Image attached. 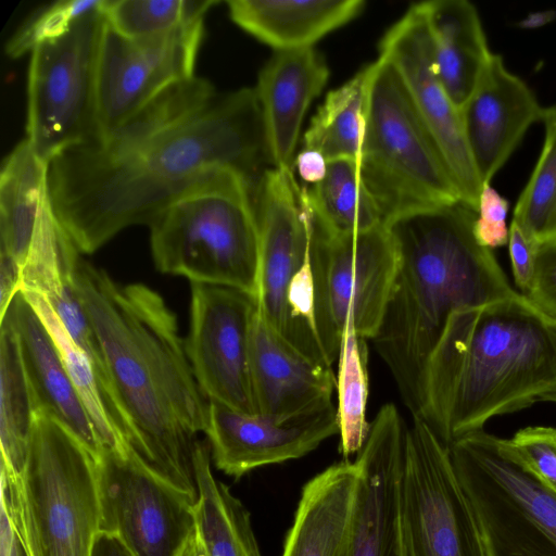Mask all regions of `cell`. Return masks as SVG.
Returning <instances> with one entry per match:
<instances>
[{"instance_id":"cell-3","label":"cell","mask_w":556,"mask_h":556,"mask_svg":"<svg viewBox=\"0 0 556 556\" xmlns=\"http://www.w3.org/2000/svg\"><path fill=\"white\" fill-rule=\"evenodd\" d=\"M477 211L464 201L402 217L388 227L400 254L376 350L413 415L428 361L457 309L517 293L492 250L476 239Z\"/></svg>"},{"instance_id":"cell-16","label":"cell","mask_w":556,"mask_h":556,"mask_svg":"<svg viewBox=\"0 0 556 556\" xmlns=\"http://www.w3.org/2000/svg\"><path fill=\"white\" fill-rule=\"evenodd\" d=\"M407 426L383 405L369 426L355 463L361 485L351 540L342 556H408L402 514Z\"/></svg>"},{"instance_id":"cell-25","label":"cell","mask_w":556,"mask_h":556,"mask_svg":"<svg viewBox=\"0 0 556 556\" xmlns=\"http://www.w3.org/2000/svg\"><path fill=\"white\" fill-rule=\"evenodd\" d=\"M48 201V163L24 139L5 157L0 172V253L22 268Z\"/></svg>"},{"instance_id":"cell-34","label":"cell","mask_w":556,"mask_h":556,"mask_svg":"<svg viewBox=\"0 0 556 556\" xmlns=\"http://www.w3.org/2000/svg\"><path fill=\"white\" fill-rule=\"evenodd\" d=\"M502 447L556 494V428L529 426L511 438H498Z\"/></svg>"},{"instance_id":"cell-42","label":"cell","mask_w":556,"mask_h":556,"mask_svg":"<svg viewBox=\"0 0 556 556\" xmlns=\"http://www.w3.org/2000/svg\"><path fill=\"white\" fill-rule=\"evenodd\" d=\"M178 556H207L205 545L197 528L184 544Z\"/></svg>"},{"instance_id":"cell-43","label":"cell","mask_w":556,"mask_h":556,"mask_svg":"<svg viewBox=\"0 0 556 556\" xmlns=\"http://www.w3.org/2000/svg\"><path fill=\"white\" fill-rule=\"evenodd\" d=\"M7 556H27L18 535H16L12 548Z\"/></svg>"},{"instance_id":"cell-14","label":"cell","mask_w":556,"mask_h":556,"mask_svg":"<svg viewBox=\"0 0 556 556\" xmlns=\"http://www.w3.org/2000/svg\"><path fill=\"white\" fill-rule=\"evenodd\" d=\"M203 31L200 22L166 36L132 39L105 21L97 71L98 139L169 86L194 76Z\"/></svg>"},{"instance_id":"cell-13","label":"cell","mask_w":556,"mask_h":556,"mask_svg":"<svg viewBox=\"0 0 556 556\" xmlns=\"http://www.w3.org/2000/svg\"><path fill=\"white\" fill-rule=\"evenodd\" d=\"M256 307V300L241 290L191 283L185 345L194 377L208 401L247 415H258L251 377Z\"/></svg>"},{"instance_id":"cell-20","label":"cell","mask_w":556,"mask_h":556,"mask_svg":"<svg viewBox=\"0 0 556 556\" xmlns=\"http://www.w3.org/2000/svg\"><path fill=\"white\" fill-rule=\"evenodd\" d=\"M4 317L16 333L37 413L56 419L98 458L104 445L49 330L21 291Z\"/></svg>"},{"instance_id":"cell-29","label":"cell","mask_w":556,"mask_h":556,"mask_svg":"<svg viewBox=\"0 0 556 556\" xmlns=\"http://www.w3.org/2000/svg\"><path fill=\"white\" fill-rule=\"evenodd\" d=\"M372 71L374 62L327 94L304 134L303 149L316 151L327 161H359Z\"/></svg>"},{"instance_id":"cell-7","label":"cell","mask_w":556,"mask_h":556,"mask_svg":"<svg viewBox=\"0 0 556 556\" xmlns=\"http://www.w3.org/2000/svg\"><path fill=\"white\" fill-rule=\"evenodd\" d=\"M260 228L257 312L290 345L332 367L324 342L313 255V219L292 168L269 167L254 195Z\"/></svg>"},{"instance_id":"cell-30","label":"cell","mask_w":556,"mask_h":556,"mask_svg":"<svg viewBox=\"0 0 556 556\" xmlns=\"http://www.w3.org/2000/svg\"><path fill=\"white\" fill-rule=\"evenodd\" d=\"M367 359L366 339L346 325L341 339L337 375L340 452L345 459L361 451L369 431L370 425L366 420Z\"/></svg>"},{"instance_id":"cell-32","label":"cell","mask_w":556,"mask_h":556,"mask_svg":"<svg viewBox=\"0 0 556 556\" xmlns=\"http://www.w3.org/2000/svg\"><path fill=\"white\" fill-rule=\"evenodd\" d=\"M216 0H104L106 23L132 39L166 36L204 22Z\"/></svg>"},{"instance_id":"cell-12","label":"cell","mask_w":556,"mask_h":556,"mask_svg":"<svg viewBox=\"0 0 556 556\" xmlns=\"http://www.w3.org/2000/svg\"><path fill=\"white\" fill-rule=\"evenodd\" d=\"M100 532L117 538L134 556H178L197 528L195 503L153 472L127 447L97 458Z\"/></svg>"},{"instance_id":"cell-40","label":"cell","mask_w":556,"mask_h":556,"mask_svg":"<svg viewBox=\"0 0 556 556\" xmlns=\"http://www.w3.org/2000/svg\"><path fill=\"white\" fill-rule=\"evenodd\" d=\"M91 556H134L115 536L100 532L96 539Z\"/></svg>"},{"instance_id":"cell-31","label":"cell","mask_w":556,"mask_h":556,"mask_svg":"<svg viewBox=\"0 0 556 556\" xmlns=\"http://www.w3.org/2000/svg\"><path fill=\"white\" fill-rule=\"evenodd\" d=\"M544 141L514 210L515 222L536 245L556 242V105L545 108Z\"/></svg>"},{"instance_id":"cell-24","label":"cell","mask_w":556,"mask_h":556,"mask_svg":"<svg viewBox=\"0 0 556 556\" xmlns=\"http://www.w3.org/2000/svg\"><path fill=\"white\" fill-rule=\"evenodd\" d=\"M230 18L275 51L314 47L358 16L363 0H229Z\"/></svg>"},{"instance_id":"cell-17","label":"cell","mask_w":556,"mask_h":556,"mask_svg":"<svg viewBox=\"0 0 556 556\" xmlns=\"http://www.w3.org/2000/svg\"><path fill=\"white\" fill-rule=\"evenodd\" d=\"M212 462L236 479L273 464L300 458L339 433L337 405L306 416L278 421L247 415L208 401L204 431Z\"/></svg>"},{"instance_id":"cell-18","label":"cell","mask_w":556,"mask_h":556,"mask_svg":"<svg viewBox=\"0 0 556 556\" xmlns=\"http://www.w3.org/2000/svg\"><path fill=\"white\" fill-rule=\"evenodd\" d=\"M544 111L526 81L492 52L460 110L466 142L482 186L506 164L528 129L542 122Z\"/></svg>"},{"instance_id":"cell-36","label":"cell","mask_w":556,"mask_h":556,"mask_svg":"<svg viewBox=\"0 0 556 556\" xmlns=\"http://www.w3.org/2000/svg\"><path fill=\"white\" fill-rule=\"evenodd\" d=\"M525 295L556 318V242L539 247L534 277Z\"/></svg>"},{"instance_id":"cell-26","label":"cell","mask_w":556,"mask_h":556,"mask_svg":"<svg viewBox=\"0 0 556 556\" xmlns=\"http://www.w3.org/2000/svg\"><path fill=\"white\" fill-rule=\"evenodd\" d=\"M37 415L16 333L8 320L0 326L1 491L12 493L28 456Z\"/></svg>"},{"instance_id":"cell-22","label":"cell","mask_w":556,"mask_h":556,"mask_svg":"<svg viewBox=\"0 0 556 556\" xmlns=\"http://www.w3.org/2000/svg\"><path fill=\"white\" fill-rule=\"evenodd\" d=\"M359 485V469L348 459L308 480L281 556H342L353 532Z\"/></svg>"},{"instance_id":"cell-19","label":"cell","mask_w":556,"mask_h":556,"mask_svg":"<svg viewBox=\"0 0 556 556\" xmlns=\"http://www.w3.org/2000/svg\"><path fill=\"white\" fill-rule=\"evenodd\" d=\"M251 377L258 415L285 421L333 405L332 367L314 363L278 336L256 312L251 333Z\"/></svg>"},{"instance_id":"cell-28","label":"cell","mask_w":556,"mask_h":556,"mask_svg":"<svg viewBox=\"0 0 556 556\" xmlns=\"http://www.w3.org/2000/svg\"><path fill=\"white\" fill-rule=\"evenodd\" d=\"M303 191L315 224L328 233L351 235L383 225L357 161H328L324 179L303 186Z\"/></svg>"},{"instance_id":"cell-41","label":"cell","mask_w":556,"mask_h":556,"mask_svg":"<svg viewBox=\"0 0 556 556\" xmlns=\"http://www.w3.org/2000/svg\"><path fill=\"white\" fill-rule=\"evenodd\" d=\"M554 21H556V10L548 9L528 14L518 22L517 26L521 29H536Z\"/></svg>"},{"instance_id":"cell-35","label":"cell","mask_w":556,"mask_h":556,"mask_svg":"<svg viewBox=\"0 0 556 556\" xmlns=\"http://www.w3.org/2000/svg\"><path fill=\"white\" fill-rule=\"evenodd\" d=\"M509 202L490 184L482 186L473 232L478 242L490 250L508 243L509 227L506 219Z\"/></svg>"},{"instance_id":"cell-10","label":"cell","mask_w":556,"mask_h":556,"mask_svg":"<svg viewBox=\"0 0 556 556\" xmlns=\"http://www.w3.org/2000/svg\"><path fill=\"white\" fill-rule=\"evenodd\" d=\"M313 255L325 348L333 364L346 325L364 339L376 336L396 277L399 248L388 226L332 235L313 219Z\"/></svg>"},{"instance_id":"cell-2","label":"cell","mask_w":556,"mask_h":556,"mask_svg":"<svg viewBox=\"0 0 556 556\" xmlns=\"http://www.w3.org/2000/svg\"><path fill=\"white\" fill-rule=\"evenodd\" d=\"M536 403L556 404V318L520 292L455 311L426 366L416 415L448 446Z\"/></svg>"},{"instance_id":"cell-39","label":"cell","mask_w":556,"mask_h":556,"mask_svg":"<svg viewBox=\"0 0 556 556\" xmlns=\"http://www.w3.org/2000/svg\"><path fill=\"white\" fill-rule=\"evenodd\" d=\"M300 177L311 185L321 181L326 175L328 161L318 152L303 149L294 159Z\"/></svg>"},{"instance_id":"cell-4","label":"cell","mask_w":556,"mask_h":556,"mask_svg":"<svg viewBox=\"0 0 556 556\" xmlns=\"http://www.w3.org/2000/svg\"><path fill=\"white\" fill-rule=\"evenodd\" d=\"M254 195L247 178L232 169L217 170L191 188L149 227L156 268L256 300L261 241Z\"/></svg>"},{"instance_id":"cell-8","label":"cell","mask_w":556,"mask_h":556,"mask_svg":"<svg viewBox=\"0 0 556 556\" xmlns=\"http://www.w3.org/2000/svg\"><path fill=\"white\" fill-rule=\"evenodd\" d=\"M486 556H556V494L484 430L448 445Z\"/></svg>"},{"instance_id":"cell-33","label":"cell","mask_w":556,"mask_h":556,"mask_svg":"<svg viewBox=\"0 0 556 556\" xmlns=\"http://www.w3.org/2000/svg\"><path fill=\"white\" fill-rule=\"evenodd\" d=\"M104 0H62L41 9L29 17L9 39L8 56L15 59L41 43L66 35L87 14L100 9Z\"/></svg>"},{"instance_id":"cell-5","label":"cell","mask_w":556,"mask_h":556,"mask_svg":"<svg viewBox=\"0 0 556 556\" xmlns=\"http://www.w3.org/2000/svg\"><path fill=\"white\" fill-rule=\"evenodd\" d=\"M27 556H91L100 533L97 458L61 422L37 413L16 489L1 491Z\"/></svg>"},{"instance_id":"cell-9","label":"cell","mask_w":556,"mask_h":556,"mask_svg":"<svg viewBox=\"0 0 556 556\" xmlns=\"http://www.w3.org/2000/svg\"><path fill=\"white\" fill-rule=\"evenodd\" d=\"M104 26L102 5L66 35L30 53L26 140L47 163L63 150L100 136L97 71Z\"/></svg>"},{"instance_id":"cell-27","label":"cell","mask_w":556,"mask_h":556,"mask_svg":"<svg viewBox=\"0 0 556 556\" xmlns=\"http://www.w3.org/2000/svg\"><path fill=\"white\" fill-rule=\"evenodd\" d=\"M211 446L200 440L194 454L199 498L195 503L197 529L207 556H263L254 534L251 516L230 489L211 469Z\"/></svg>"},{"instance_id":"cell-21","label":"cell","mask_w":556,"mask_h":556,"mask_svg":"<svg viewBox=\"0 0 556 556\" xmlns=\"http://www.w3.org/2000/svg\"><path fill=\"white\" fill-rule=\"evenodd\" d=\"M328 78L327 63L314 47L276 51L261 70L254 90L271 167L292 168L304 116Z\"/></svg>"},{"instance_id":"cell-37","label":"cell","mask_w":556,"mask_h":556,"mask_svg":"<svg viewBox=\"0 0 556 556\" xmlns=\"http://www.w3.org/2000/svg\"><path fill=\"white\" fill-rule=\"evenodd\" d=\"M507 245L515 285L521 291L520 293L527 294L534 277L539 245L532 242L513 220Z\"/></svg>"},{"instance_id":"cell-15","label":"cell","mask_w":556,"mask_h":556,"mask_svg":"<svg viewBox=\"0 0 556 556\" xmlns=\"http://www.w3.org/2000/svg\"><path fill=\"white\" fill-rule=\"evenodd\" d=\"M379 56L399 74L443 153L462 200L477 211L482 184L466 142L460 111L438 78L431 40L419 3L384 34L379 45Z\"/></svg>"},{"instance_id":"cell-23","label":"cell","mask_w":556,"mask_h":556,"mask_svg":"<svg viewBox=\"0 0 556 556\" xmlns=\"http://www.w3.org/2000/svg\"><path fill=\"white\" fill-rule=\"evenodd\" d=\"M419 5L438 78L460 111L492 54L479 13L467 0H433Z\"/></svg>"},{"instance_id":"cell-1","label":"cell","mask_w":556,"mask_h":556,"mask_svg":"<svg viewBox=\"0 0 556 556\" xmlns=\"http://www.w3.org/2000/svg\"><path fill=\"white\" fill-rule=\"evenodd\" d=\"M74 280L126 443L153 472L198 501L194 454L208 400L175 314L151 288L121 286L81 257Z\"/></svg>"},{"instance_id":"cell-6","label":"cell","mask_w":556,"mask_h":556,"mask_svg":"<svg viewBox=\"0 0 556 556\" xmlns=\"http://www.w3.org/2000/svg\"><path fill=\"white\" fill-rule=\"evenodd\" d=\"M358 165L384 226L462 200L448 164L402 79L380 56L369 83Z\"/></svg>"},{"instance_id":"cell-38","label":"cell","mask_w":556,"mask_h":556,"mask_svg":"<svg viewBox=\"0 0 556 556\" xmlns=\"http://www.w3.org/2000/svg\"><path fill=\"white\" fill-rule=\"evenodd\" d=\"M22 267L10 256L0 253V319L21 289Z\"/></svg>"},{"instance_id":"cell-11","label":"cell","mask_w":556,"mask_h":556,"mask_svg":"<svg viewBox=\"0 0 556 556\" xmlns=\"http://www.w3.org/2000/svg\"><path fill=\"white\" fill-rule=\"evenodd\" d=\"M402 514L408 556H486L448 446L418 415L406 432Z\"/></svg>"}]
</instances>
